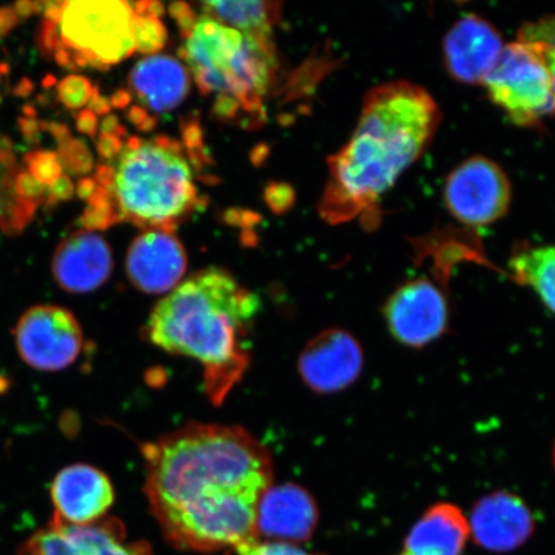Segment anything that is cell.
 <instances>
[{"instance_id":"obj_1","label":"cell","mask_w":555,"mask_h":555,"mask_svg":"<svg viewBox=\"0 0 555 555\" xmlns=\"http://www.w3.org/2000/svg\"><path fill=\"white\" fill-rule=\"evenodd\" d=\"M152 515L180 551L214 553L258 539L256 512L273 462L238 426L190 423L143 446Z\"/></svg>"},{"instance_id":"obj_2","label":"cell","mask_w":555,"mask_h":555,"mask_svg":"<svg viewBox=\"0 0 555 555\" xmlns=\"http://www.w3.org/2000/svg\"><path fill=\"white\" fill-rule=\"evenodd\" d=\"M440 122L439 104L415 82L372 88L349 142L328 158L322 218L331 224L360 219L370 229L377 227L382 197L425 154Z\"/></svg>"},{"instance_id":"obj_3","label":"cell","mask_w":555,"mask_h":555,"mask_svg":"<svg viewBox=\"0 0 555 555\" xmlns=\"http://www.w3.org/2000/svg\"><path fill=\"white\" fill-rule=\"evenodd\" d=\"M260 297L220 268L194 273L156 305L145 336L171 356L203 366L208 399L220 405L245 376L247 337Z\"/></svg>"},{"instance_id":"obj_4","label":"cell","mask_w":555,"mask_h":555,"mask_svg":"<svg viewBox=\"0 0 555 555\" xmlns=\"http://www.w3.org/2000/svg\"><path fill=\"white\" fill-rule=\"evenodd\" d=\"M93 180L95 190L82 217L88 229L128 221L145 231H173L198 203L191 164L166 137L130 138Z\"/></svg>"},{"instance_id":"obj_5","label":"cell","mask_w":555,"mask_h":555,"mask_svg":"<svg viewBox=\"0 0 555 555\" xmlns=\"http://www.w3.org/2000/svg\"><path fill=\"white\" fill-rule=\"evenodd\" d=\"M182 37L180 57L199 92L217 96L220 117L233 119L241 109L262 115V100L276 69L272 38L243 34L204 15Z\"/></svg>"},{"instance_id":"obj_6","label":"cell","mask_w":555,"mask_h":555,"mask_svg":"<svg viewBox=\"0 0 555 555\" xmlns=\"http://www.w3.org/2000/svg\"><path fill=\"white\" fill-rule=\"evenodd\" d=\"M41 51L66 68H108L135 52L133 5L120 0L46 3Z\"/></svg>"},{"instance_id":"obj_7","label":"cell","mask_w":555,"mask_h":555,"mask_svg":"<svg viewBox=\"0 0 555 555\" xmlns=\"http://www.w3.org/2000/svg\"><path fill=\"white\" fill-rule=\"evenodd\" d=\"M482 87L518 127L537 129L555 114L551 76L540 55L520 40L505 44Z\"/></svg>"},{"instance_id":"obj_8","label":"cell","mask_w":555,"mask_h":555,"mask_svg":"<svg viewBox=\"0 0 555 555\" xmlns=\"http://www.w3.org/2000/svg\"><path fill=\"white\" fill-rule=\"evenodd\" d=\"M23 362L38 372L67 370L80 357L85 333L74 312L60 305L41 304L27 309L12 331Z\"/></svg>"},{"instance_id":"obj_9","label":"cell","mask_w":555,"mask_h":555,"mask_svg":"<svg viewBox=\"0 0 555 555\" xmlns=\"http://www.w3.org/2000/svg\"><path fill=\"white\" fill-rule=\"evenodd\" d=\"M443 203L451 217L464 227H489L508 212L512 183L494 159L470 156L449 172Z\"/></svg>"},{"instance_id":"obj_10","label":"cell","mask_w":555,"mask_h":555,"mask_svg":"<svg viewBox=\"0 0 555 555\" xmlns=\"http://www.w3.org/2000/svg\"><path fill=\"white\" fill-rule=\"evenodd\" d=\"M384 318L399 344L421 350L448 332L450 312L446 291L431 278L409 280L387 298Z\"/></svg>"},{"instance_id":"obj_11","label":"cell","mask_w":555,"mask_h":555,"mask_svg":"<svg viewBox=\"0 0 555 555\" xmlns=\"http://www.w3.org/2000/svg\"><path fill=\"white\" fill-rule=\"evenodd\" d=\"M18 555H152L143 541H128L124 525L103 517L89 525H68L54 517L21 546Z\"/></svg>"},{"instance_id":"obj_12","label":"cell","mask_w":555,"mask_h":555,"mask_svg":"<svg viewBox=\"0 0 555 555\" xmlns=\"http://www.w3.org/2000/svg\"><path fill=\"white\" fill-rule=\"evenodd\" d=\"M502 34L476 13L457 18L442 40V59L448 74L462 85H481L501 57Z\"/></svg>"},{"instance_id":"obj_13","label":"cell","mask_w":555,"mask_h":555,"mask_svg":"<svg viewBox=\"0 0 555 555\" xmlns=\"http://www.w3.org/2000/svg\"><path fill=\"white\" fill-rule=\"evenodd\" d=\"M363 365L364 353L358 339L338 328L319 333L298 358L302 380L318 393L346 390L359 378Z\"/></svg>"},{"instance_id":"obj_14","label":"cell","mask_w":555,"mask_h":555,"mask_svg":"<svg viewBox=\"0 0 555 555\" xmlns=\"http://www.w3.org/2000/svg\"><path fill=\"white\" fill-rule=\"evenodd\" d=\"M469 535L478 546L508 553L522 546L535 531V518L522 498L495 491L478 501L468 518Z\"/></svg>"},{"instance_id":"obj_15","label":"cell","mask_w":555,"mask_h":555,"mask_svg":"<svg viewBox=\"0 0 555 555\" xmlns=\"http://www.w3.org/2000/svg\"><path fill=\"white\" fill-rule=\"evenodd\" d=\"M186 254L168 229H149L131 243L127 274L133 286L150 295L170 294L182 283Z\"/></svg>"},{"instance_id":"obj_16","label":"cell","mask_w":555,"mask_h":555,"mask_svg":"<svg viewBox=\"0 0 555 555\" xmlns=\"http://www.w3.org/2000/svg\"><path fill=\"white\" fill-rule=\"evenodd\" d=\"M51 498L55 519L80 526L106 516L115 502V490L103 470L78 463L62 468L54 476Z\"/></svg>"},{"instance_id":"obj_17","label":"cell","mask_w":555,"mask_h":555,"mask_svg":"<svg viewBox=\"0 0 555 555\" xmlns=\"http://www.w3.org/2000/svg\"><path fill=\"white\" fill-rule=\"evenodd\" d=\"M319 511L314 499L296 483L270 486L256 512V533L280 543H304L317 530Z\"/></svg>"},{"instance_id":"obj_18","label":"cell","mask_w":555,"mask_h":555,"mask_svg":"<svg viewBox=\"0 0 555 555\" xmlns=\"http://www.w3.org/2000/svg\"><path fill=\"white\" fill-rule=\"evenodd\" d=\"M113 269V253L108 243L92 231L76 232L62 241L52 260L55 283L74 295L101 288Z\"/></svg>"},{"instance_id":"obj_19","label":"cell","mask_w":555,"mask_h":555,"mask_svg":"<svg viewBox=\"0 0 555 555\" xmlns=\"http://www.w3.org/2000/svg\"><path fill=\"white\" fill-rule=\"evenodd\" d=\"M190 74L182 62L171 55H149L131 69V92L142 106L154 114H168L190 93Z\"/></svg>"},{"instance_id":"obj_20","label":"cell","mask_w":555,"mask_h":555,"mask_svg":"<svg viewBox=\"0 0 555 555\" xmlns=\"http://www.w3.org/2000/svg\"><path fill=\"white\" fill-rule=\"evenodd\" d=\"M469 537L460 506L437 503L416 520L398 555H463Z\"/></svg>"},{"instance_id":"obj_21","label":"cell","mask_w":555,"mask_h":555,"mask_svg":"<svg viewBox=\"0 0 555 555\" xmlns=\"http://www.w3.org/2000/svg\"><path fill=\"white\" fill-rule=\"evenodd\" d=\"M508 269L512 280L519 286L532 289L544 307L555 315V243H520L513 249Z\"/></svg>"},{"instance_id":"obj_22","label":"cell","mask_w":555,"mask_h":555,"mask_svg":"<svg viewBox=\"0 0 555 555\" xmlns=\"http://www.w3.org/2000/svg\"><path fill=\"white\" fill-rule=\"evenodd\" d=\"M21 170L11 143L0 139V231L11 237L25 231L39 206L20 196L17 177Z\"/></svg>"},{"instance_id":"obj_23","label":"cell","mask_w":555,"mask_h":555,"mask_svg":"<svg viewBox=\"0 0 555 555\" xmlns=\"http://www.w3.org/2000/svg\"><path fill=\"white\" fill-rule=\"evenodd\" d=\"M203 15L254 37L272 38L281 16L278 2H203Z\"/></svg>"},{"instance_id":"obj_24","label":"cell","mask_w":555,"mask_h":555,"mask_svg":"<svg viewBox=\"0 0 555 555\" xmlns=\"http://www.w3.org/2000/svg\"><path fill=\"white\" fill-rule=\"evenodd\" d=\"M135 12L134 41L135 52L154 53L163 50L166 44L165 26L159 21L164 9L159 3H131Z\"/></svg>"},{"instance_id":"obj_25","label":"cell","mask_w":555,"mask_h":555,"mask_svg":"<svg viewBox=\"0 0 555 555\" xmlns=\"http://www.w3.org/2000/svg\"><path fill=\"white\" fill-rule=\"evenodd\" d=\"M517 40L530 46L543 60L555 95V13L524 23L518 29Z\"/></svg>"},{"instance_id":"obj_26","label":"cell","mask_w":555,"mask_h":555,"mask_svg":"<svg viewBox=\"0 0 555 555\" xmlns=\"http://www.w3.org/2000/svg\"><path fill=\"white\" fill-rule=\"evenodd\" d=\"M26 170L41 184L51 186L62 176L59 155L51 151H35L25 157Z\"/></svg>"},{"instance_id":"obj_27","label":"cell","mask_w":555,"mask_h":555,"mask_svg":"<svg viewBox=\"0 0 555 555\" xmlns=\"http://www.w3.org/2000/svg\"><path fill=\"white\" fill-rule=\"evenodd\" d=\"M59 99L69 109H78L92 101V82L80 75H69L59 85Z\"/></svg>"},{"instance_id":"obj_28","label":"cell","mask_w":555,"mask_h":555,"mask_svg":"<svg viewBox=\"0 0 555 555\" xmlns=\"http://www.w3.org/2000/svg\"><path fill=\"white\" fill-rule=\"evenodd\" d=\"M238 555H324L309 553L302 547L280 541H260L259 539L247 541V543L235 547Z\"/></svg>"},{"instance_id":"obj_29","label":"cell","mask_w":555,"mask_h":555,"mask_svg":"<svg viewBox=\"0 0 555 555\" xmlns=\"http://www.w3.org/2000/svg\"><path fill=\"white\" fill-rule=\"evenodd\" d=\"M74 194V185L72 180L67 176L62 173L57 182L53 183L47 189L46 205H54L60 201H65L72 197Z\"/></svg>"},{"instance_id":"obj_30","label":"cell","mask_w":555,"mask_h":555,"mask_svg":"<svg viewBox=\"0 0 555 555\" xmlns=\"http://www.w3.org/2000/svg\"><path fill=\"white\" fill-rule=\"evenodd\" d=\"M273 191H268V201L275 211H282L289 205V199L294 198V193H289L288 186H270Z\"/></svg>"},{"instance_id":"obj_31","label":"cell","mask_w":555,"mask_h":555,"mask_svg":"<svg viewBox=\"0 0 555 555\" xmlns=\"http://www.w3.org/2000/svg\"><path fill=\"white\" fill-rule=\"evenodd\" d=\"M18 17L16 16L15 11L11 9V7H4V9H0V39L4 37V35L13 29L17 24Z\"/></svg>"},{"instance_id":"obj_32","label":"cell","mask_w":555,"mask_h":555,"mask_svg":"<svg viewBox=\"0 0 555 555\" xmlns=\"http://www.w3.org/2000/svg\"><path fill=\"white\" fill-rule=\"evenodd\" d=\"M78 129L81 133L93 134L96 130L95 114L92 111H82L78 116Z\"/></svg>"},{"instance_id":"obj_33","label":"cell","mask_w":555,"mask_h":555,"mask_svg":"<svg viewBox=\"0 0 555 555\" xmlns=\"http://www.w3.org/2000/svg\"><path fill=\"white\" fill-rule=\"evenodd\" d=\"M553 457H554V466H555V443H554Z\"/></svg>"}]
</instances>
